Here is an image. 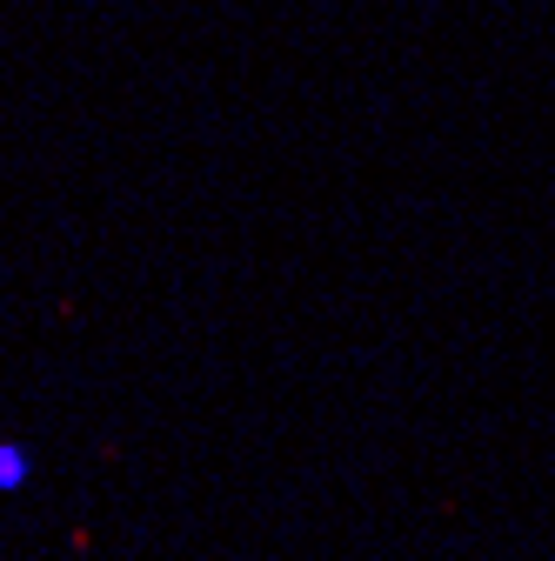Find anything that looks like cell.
Wrapping results in <instances>:
<instances>
[{"label":"cell","instance_id":"6da1fadb","mask_svg":"<svg viewBox=\"0 0 555 561\" xmlns=\"http://www.w3.org/2000/svg\"><path fill=\"white\" fill-rule=\"evenodd\" d=\"M27 481V448H0V488H21Z\"/></svg>","mask_w":555,"mask_h":561}]
</instances>
